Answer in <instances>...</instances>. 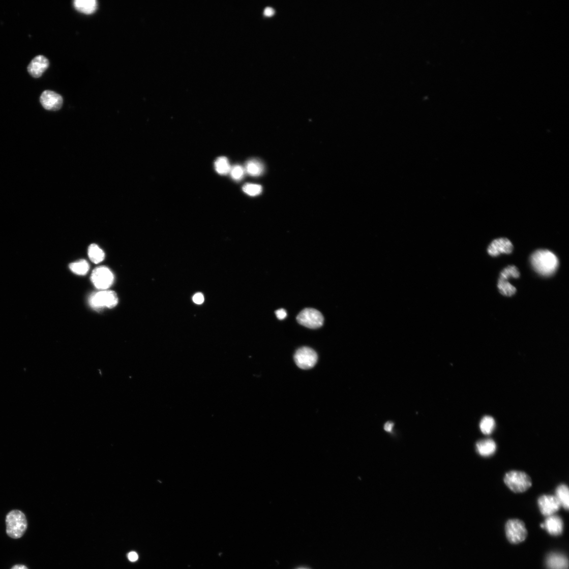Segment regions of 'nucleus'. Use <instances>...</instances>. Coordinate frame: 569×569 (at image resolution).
<instances>
[{
  "label": "nucleus",
  "instance_id": "f257e3e1",
  "mask_svg": "<svg viewBox=\"0 0 569 569\" xmlns=\"http://www.w3.org/2000/svg\"><path fill=\"white\" fill-rule=\"evenodd\" d=\"M530 261L534 271L543 276L552 275L559 266V260L556 255L546 250L535 251L531 255Z\"/></svg>",
  "mask_w": 569,
  "mask_h": 569
},
{
  "label": "nucleus",
  "instance_id": "f03ea898",
  "mask_svg": "<svg viewBox=\"0 0 569 569\" xmlns=\"http://www.w3.org/2000/svg\"><path fill=\"white\" fill-rule=\"evenodd\" d=\"M504 483L510 490L516 493L526 492L532 485V479L528 474L516 470L509 471L505 474Z\"/></svg>",
  "mask_w": 569,
  "mask_h": 569
},
{
  "label": "nucleus",
  "instance_id": "7ed1b4c3",
  "mask_svg": "<svg viewBox=\"0 0 569 569\" xmlns=\"http://www.w3.org/2000/svg\"><path fill=\"white\" fill-rule=\"evenodd\" d=\"M7 533L13 538H19L25 532L27 523L24 514L19 510H13L6 517Z\"/></svg>",
  "mask_w": 569,
  "mask_h": 569
},
{
  "label": "nucleus",
  "instance_id": "20e7f679",
  "mask_svg": "<svg viewBox=\"0 0 569 569\" xmlns=\"http://www.w3.org/2000/svg\"><path fill=\"white\" fill-rule=\"evenodd\" d=\"M505 529L508 541L513 544L523 542L528 536L526 525L519 519L508 520L506 523Z\"/></svg>",
  "mask_w": 569,
  "mask_h": 569
},
{
  "label": "nucleus",
  "instance_id": "39448f33",
  "mask_svg": "<svg viewBox=\"0 0 569 569\" xmlns=\"http://www.w3.org/2000/svg\"><path fill=\"white\" fill-rule=\"evenodd\" d=\"M118 303V297L115 291L103 290L92 295L89 298L91 307L95 310L105 308L112 309Z\"/></svg>",
  "mask_w": 569,
  "mask_h": 569
},
{
  "label": "nucleus",
  "instance_id": "423d86ee",
  "mask_svg": "<svg viewBox=\"0 0 569 569\" xmlns=\"http://www.w3.org/2000/svg\"><path fill=\"white\" fill-rule=\"evenodd\" d=\"M298 323L306 327L316 329L322 326L324 317L318 311L313 309H305L297 316Z\"/></svg>",
  "mask_w": 569,
  "mask_h": 569
},
{
  "label": "nucleus",
  "instance_id": "0eeeda50",
  "mask_svg": "<svg viewBox=\"0 0 569 569\" xmlns=\"http://www.w3.org/2000/svg\"><path fill=\"white\" fill-rule=\"evenodd\" d=\"M91 281L98 289L106 290L113 284L114 275L106 266H99L93 271Z\"/></svg>",
  "mask_w": 569,
  "mask_h": 569
},
{
  "label": "nucleus",
  "instance_id": "6e6552de",
  "mask_svg": "<svg viewBox=\"0 0 569 569\" xmlns=\"http://www.w3.org/2000/svg\"><path fill=\"white\" fill-rule=\"evenodd\" d=\"M318 360L317 354L313 349L303 347L297 350L294 355V360L297 366L303 370L313 368Z\"/></svg>",
  "mask_w": 569,
  "mask_h": 569
},
{
  "label": "nucleus",
  "instance_id": "1a4fd4ad",
  "mask_svg": "<svg viewBox=\"0 0 569 569\" xmlns=\"http://www.w3.org/2000/svg\"><path fill=\"white\" fill-rule=\"evenodd\" d=\"M537 504L542 514L547 517L555 514L561 507L556 496L552 495H543L540 497Z\"/></svg>",
  "mask_w": 569,
  "mask_h": 569
},
{
  "label": "nucleus",
  "instance_id": "9d476101",
  "mask_svg": "<svg viewBox=\"0 0 569 569\" xmlns=\"http://www.w3.org/2000/svg\"><path fill=\"white\" fill-rule=\"evenodd\" d=\"M40 101L44 108L51 111L61 109L64 101L61 95L51 91L43 92L40 96Z\"/></svg>",
  "mask_w": 569,
  "mask_h": 569
},
{
  "label": "nucleus",
  "instance_id": "9b49d317",
  "mask_svg": "<svg viewBox=\"0 0 569 569\" xmlns=\"http://www.w3.org/2000/svg\"><path fill=\"white\" fill-rule=\"evenodd\" d=\"M514 246L508 239L502 238L494 240L488 249V254L493 257L501 254H509L513 252Z\"/></svg>",
  "mask_w": 569,
  "mask_h": 569
},
{
  "label": "nucleus",
  "instance_id": "f8f14e48",
  "mask_svg": "<svg viewBox=\"0 0 569 569\" xmlns=\"http://www.w3.org/2000/svg\"><path fill=\"white\" fill-rule=\"evenodd\" d=\"M49 66V62L45 56H36L27 67V71L32 77L35 78L42 76Z\"/></svg>",
  "mask_w": 569,
  "mask_h": 569
},
{
  "label": "nucleus",
  "instance_id": "ddd939ff",
  "mask_svg": "<svg viewBox=\"0 0 569 569\" xmlns=\"http://www.w3.org/2000/svg\"><path fill=\"white\" fill-rule=\"evenodd\" d=\"M544 524V529H545L551 535L558 536L563 532V522L562 519L558 516L552 515L548 517Z\"/></svg>",
  "mask_w": 569,
  "mask_h": 569
},
{
  "label": "nucleus",
  "instance_id": "4468645a",
  "mask_svg": "<svg viewBox=\"0 0 569 569\" xmlns=\"http://www.w3.org/2000/svg\"><path fill=\"white\" fill-rule=\"evenodd\" d=\"M546 564L548 569H568L567 558L559 553H552L547 557Z\"/></svg>",
  "mask_w": 569,
  "mask_h": 569
},
{
  "label": "nucleus",
  "instance_id": "2eb2a0df",
  "mask_svg": "<svg viewBox=\"0 0 569 569\" xmlns=\"http://www.w3.org/2000/svg\"><path fill=\"white\" fill-rule=\"evenodd\" d=\"M476 450L481 456L489 457L495 454L497 450V444L491 439L481 440L476 442Z\"/></svg>",
  "mask_w": 569,
  "mask_h": 569
},
{
  "label": "nucleus",
  "instance_id": "dca6fc26",
  "mask_svg": "<svg viewBox=\"0 0 569 569\" xmlns=\"http://www.w3.org/2000/svg\"><path fill=\"white\" fill-rule=\"evenodd\" d=\"M244 168L246 173L254 177L261 176L265 170L264 164L257 159H252L247 161Z\"/></svg>",
  "mask_w": 569,
  "mask_h": 569
},
{
  "label": "nucleus",
  "instance_id": "f3484780",
  "mask_svg": "<svg viewBox=\"0 0 569 569\" xmlns=\"http://www.w3.org/2000/svg\"><path fill=\"white\" fill-rule=\"evenodd\" d=\"M74 6L81 13L92 14L97 11L98 2L96 0H75Z\"/></svg>",
  "mask_w": 569,
  "mask_h": 569
},
{
  "label": "nucleus",
  "instance_id": "a211bd4d",
  "mask_svg": "<svg viewBox=\"0 0 569 569\" xmlns=\"http://www.w3.org/2000/svg\"><path fill=\"white\" fill-rule=\"evenodd\" d=\"M556 497L559 501L561 506L566 510L569 507V491L567 486L562 484L559 485L556 490Z\"/></svg>",
  "mask_w": 569,
  "mask_h": 569
},
{
  "label": "nucleus",
  "instance_id": "6ab92c4d",
  "mask_svg": "<svg viewBox=\"0 0 569 569\" xmlns=\"http://www.w3.org/2000/svg\"><path fill=\"white\" fill-rule=\"evenodd\" d=\"M88 256L91 260L96 264L100 263L105 258L104 252L95 244H93L89 247Z\"/></svg>",
  "mask_w": 569,
  "mask_h": 569
},
{
  "label": "nucleus",
  "instance_id": "aec40b11",
  "mask_svg": "<svg viewBox=\"0 0 569 569\" xmlns=\"http://www.w3.org/2000/svg\"><path fill=\"white\" fill-rule=\"evenodd\" d=\"M69 268L74 273L79 275H84L88 272L89 269V265L84 259H81L75 262H73L69 265Z\"/></svg>",
  "mask_w": 569,
  "mask_h": 569
},
{
  "label": "nucleus",
  "instance_id": "412c9836",
  "mask_svg": "<svg viewBox=\"0 0 569 569\" xmlns=\"http://www.w3.org/2000/svg\"><path fill=\"white\" fill-rule=\"evenodd\" d=\"M495 427L494 419L490 416H486L481 420L480 423V429L483 433L486 435L491 434Z\"/></svg>",
  "mask_w": 569,
  "mask_h": 569
},
{
  "label": "nucleus",
  "instance_id": "4be33fe9",
  "mask_svg": "<svg viewBox=\"0 0 569 569\" xmlns=\"http://www.w3.org/2000/svg\"><path fill=\"white\" fill-rule=\"evenodd\" d=\"M215 167L216 171L222 175L228 174L231 169L228 160L225 157L218 158L215 161Z\"/></svg>",
  "mask_w": 569,
  "mask_h": 569
},
{
  "label": "nucleus",
  "instance_id": "5701e85b",
  "mask_svg": "<svg viewBox=\"0 0 569 569\" xmlns=\"http://www.w3.org/2000/svg\"><path fill=\"white\" fill-rule=\"evenodd\" d=\"M498 287L501 294L506 296H512L517 291L516 288L511 284L507 280L500 278L498 281Z\"/></svg>",
  "mask_w": 569,
  "mask_h": 569
},
{
  "label": "nucleus",
  "instance_id": "b1692460",
  "mask_svg": "<svg viewBox=\"0 0 569 569\" xmlns=\"http://www.w3.org/2000/svg\"><path fill=\"white\" fill-rule=\"evenodd\" d=\"M520 275V273L517 267L515 266H508L501 272L500 279L506 280L511 278V277H512V278L518 279Z\"/></svg>",
  "mask_w": 569,
  "mask_h": 569
},
{
  "label": "nucleus",
  "instance_id": "393cba45",
  "mask_svg": "<svg viewBox=\"0 0 569 569\" xmlns=\"http://www.w3.org/2000/svg\"><path fill=\"white\" fill-rule=\"evenodd\" d=\"M243 191L248 195L254 197L261 193L262 188L259 185L248 183L244 185Z\"/></svg>",
  "mask_w": 569,
  "mask_h": 569
},
{
  "label": "nucleus",
  "instance_id": "a878e982",
  "mask_svg": "<svg viewBox=\"0 0 569 569\" xmlns=\"http://www.w3.org/2000/svg\"><path fill=\"white\" fill-rule=\"evenodd\" d=\"M229 173L233 180L239 182L244 178L246 172L243 167L239 165H236L231 167Z\"/></svg>",
  "mask_w": 569,
  "mask_h": 569
},
{
  "label": "nucleus",
  "instance_id": "bb28decb",
  "mask_svg": "<svg viewBox=\"0 0 569 569\" xmlns=\"http://www.w3.org/2000/svg\"><path fill=\"white\" fill-rule=\"evenodd\" d=\"M275 314H276V315L277 318H278L280 320H283L287 316V312L283 309H280L279 310L276 311L275 312Z\"/></svg>",
  "mask_w": 569,
  "mask_h": 569
},
{
  "label": "nucleus",
  "instance_id": "cd10ccee",
  "mask_svg": "<svg viewBox=\"0 0 569 569\" xmlns=\"http://www.w3.org/2000/svg\"><path fill=\"white\" fill-rule=\"evenodd\" d=\"M193 301L197 304H201L204 301V297L201 293H197L193 297Z\"/></svg>",
  "mask_w": 569,
  "mask_h": 569
},
{
  "label": "nucleus",
  "instance_id": "c85d7f7f",
  "mask_svg": "<svg viewBox=\"0 0 569 569\" xmlns=\"http://www.w3.org/2000/svg\"><path fill=\"white\" fill-rule=\"evenodd\" d=\"M128 559L130 561L135 562L138 559V555L135 552H131L128 554Z\"/></svg>",
  "mask_w": 569,
  "mask_h": 569
},
{
  "label": "nucleus",
  "instance_id": "c756f323",
  "mask_svg": "<svg viewBox=\"0 0 569 569\" xmlns=\"http://www.w3.org/2000/svg\"><path fill=\"white\" fill-rule=\"evenodd\" d=\"M394 427V423L392 422H387L385 423L384 429L387 432H391Z\"/></svg>",
  "mask_w": 569,
  "mask_h": 569
},
{
  "label": "nucleus",
  "instance_id": "7c9ffc66",
  "mask_svg": "<svg viewBox=\"0 0 569 569\" xmlns=\"http://www.w3.org/2000/svg\"><path fill=\"white\" fill-rule=\"evenodd\" d=\"M275 11L271 7H267L265 9L264 13L265 16L271 17L274 14Z\"/></svg>",
  "mask_w": 569,
  "mask_h": 569
},
{
  "label": "nucleus",
  "instance_id": "2f4dec72",
  "mask_svg": "<svg viewBox=\"0 0 569 569\" xmlns=\"http://www.w3.org/2000/svg\"><path fill=\"white\" fill-rule=\"evenodd\" d=\"M11 569H28L26 566L23 565H16L14 566Z\"/></svg>",
  "mask_w": 569,
  "mask_h": 569
},
{
  "label": "nucleus",
  "instance_id": "473e14b6",
  "mask_svg": "<svg viewBox=\"0 0 569 569\" xmlns=\"http://www.w3.org/2000/svg\"><path fill=\"white\" fill-rule=\"evenodd\" d=\"M298 569H308V568H298Z\"/></svg>",
  "mask_w": 569,
  "mask_h": 569
}]
</instances>
